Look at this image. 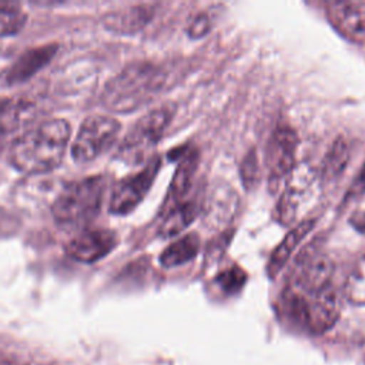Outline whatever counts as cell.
Listing matches in <instances>:
<instances>
[{"label": "cell", "mask_w": 365, "mask_h": 365, "mask_svg": "<svg viewBox=\"0 0 365 365\" xmlns=\"http://www.w3.org/2000/svg\"><path fill=\"white\" fill-rule=\"evenodd\" d=\"M68 140L70 124L66 120H46L14 138L10 147V163L27 174L51 171L61 163Z\"/></svg>", "instance_id": "obj_1"}, {"label": "cell", "mask_w": 365, "mask_h": 365, "mask_svg": "<svg viewBox=\"0 0 365 365\" xmlns=\"http://www.w3.org/2000/svg\"><path fill=\"white\" fill-rule=\"evenodd\" d=\"M165 81L167 74L163 67L148 61L131 63L106 84L101 103L113 113H128L158 94Z\"/></svg>", "instance_id": "obj_2"}, {"label": "cell", "mask_w": 365, "mask_h": 365, "mask_svg": "<svg viewBox=\"0 0 365 365\" xmlns=\"http://www.w3.org/2000/svg\"><path fill=\"white\" fill-rule=\"evenodd\" d=\"M106 182L101 175L86 177L67 184L51 205L54 221L66 228H81L101 210Z\"/></svg>", "instance_id": "obj_3"}, {"label": "cell", "mask_w": 365, "mask_h": 365, "mask_svg": "<svg viewBox=\"0 0 365 365\" xmlns=\"http://www.w3.org/2000/svg\"><path fill=\"white\" fill-rule=\"evenodd\" d=\"M171 117L173 111L168 107L154 108L140 117L123 138L117 157L133 164L143 161L161 138Z\"/></svg>", "instance_id": "obj_4"}, {"label": "cell", "mask_w": 365, "mask_h": 365, "mask_svg": "<svg viewBox=\"0 0 365 365\" xmlns=\"http://www.w3.org/2000/svg\"><path fill=\"white\" fill-rule=\"evenodd\" d=\"M121 124L111 115L94 114L87 117L71 145L76 163H90L106 153L115 141Z\"/></svg>", "instance_id": "obj_5"}, {"label": "cell", "mask_w": 365, "mask_h": 365, "mask_svg": "<svg viewBox=\"0 0 365 365\" xmlns=\"http://www.w3.org/2000/svg\"><path fill=\"white\" fill-rule=\"evenodd\" d=\"M318 191V175L307 163L297 164L289 173L288 181L279 195L275 208L277 220L288 225L297 220L305 205L314 200Z\"/></svg>", "instance_id": "obj_6"}, {"label": "cell", "mask_w": 365, "mask_h": 365, "mask_svg": "<svg viewBox=\"0 0 365 365\" xmlns=\"http://www.w3.org/2000/svg\"><path fill=\"white\" fill-rule=\"evenodd\" d=\"M334 272V262L329 255L311 244L295 258L291 278L294 287L307 294H314L328 285Z\"/></svg>", "instance_id": "obj_7"}, {"label": "cell", "mask_w": 365, "mask_h": 365, "mask_svg": "<svg viewBox=\"0 0 365 365\" xmlns=\"http://www.w3.org/2000/svg\"><path fill=\"white\" fill-rule=\"evenodd\" d=\"M161 161L158 157L151 158L141 171L131 174L125 178H123L113 190V194L110 197L108 210L111 214L124 215L133 211L145 197L148 190L151 188L158 170H160Z\"/></svg>", "instance_id": "obj_8"}, {"label": "cell", "mask_w": 365, "mask_h": 365, "mask_svg": "<svg viewBox=\"0 0 365 365\" xmlns=\"http://www.w3.org/2000/svg\"><path fill=\"white\" fill-rule=\"evenodd\" d=\"M298 147L297 133L288 125H278L267 144L268 180L272 190H277L281 180L295 167V154Z\"/></svg>", "instance_id": "obj_9"}, {"label": "cell", "mask_w": 365, "mask_h": 365, "mask_svg": "<svg viewBox=\"0 0 365 365\" xmlns=\"http://www.w3.org/2000/svg\"><path fill=\"white\" fill-rule=\"evenodd\" d=\"M117 245V235L110 230H84L66 244V252L80 262H96Z\"/></svg>", "instance_id": "obj_10"}, {"label": "cell", "mask_w": 365, "mask_h": 365, "mask_svg": "<svg viewBox=\"0 0 365 365\" xmlns=\"http://www.w3.org/2000/svg\"><path fill=\"white\" fill-rule=\"evenodd\" d=\"M331 24L354 41H365V1H334L327 6Z\"/></svg>", "instance_id": "obj_11"}, {"label": "cell", "mask_w": 365, "mask_h": 365, "mask_svg": "<svg viewBox=\"0 0 365 365\" xmlns=\"http://www.w3.org/2000/svg\"><path fill=\"white\" fill-rule=\"evenodd\" d=\"M308 319L307 329L311 332H325L338 319L339 302L332 285H328L307 297Z\"/></svg>", "instance_id": "obj_12"}, {"label": "cell", "mask_w": 365, "mask_h": 365, "mask_svg": "<svg viewBox=\"0 0 365 365\" xmlns=\"http://www.w3.org/2000/svg\"><path fill=\"white\" fill-rule=\"evenodd\" d=\"M57 44H44L40 47L29 48L24 51L7 70L6 81L7 84H17L29 80L34 73L44 67L57 51Z\"/></svg>", "instance_id": "obj_13"}, {"label": "cell", "mask_w": 365, "mask_h": 365, "mask_svg": "<svg viewBox=\"0 0 365 365\" xmlns=\"http://www.w3.org/2000/svg\"><path fill=\"white\" fill-rule=\"evenodd\" d=\"M154 16V7L150 4L130 6L107 13L103 23L107 30L120 34H133L141 30Z\"/></svg>", "instance_id": "obj_14"}, {"label": "cell", "mask_w": 365, "mask_h": 365, "mask_svg": "<svg viewBox=\"0 0 365 365\" xmlns=\"http://www.w3.org/2000/svg\"><path fill=\"white\" fill-rule=\"evenodd\" d=\"M34 106L21 98L0 101V151L11 135L31 117Z\"/></svg>", "instance_id": "obj_15"}, {"label": "cell", "mask_w": 365, "mask_h": 365, "mask_svg": "<svg viewBox=\"0 0 365 365\" xmlns=\"http://www.w3.org/2000/svg\"><path fill=\"white\" fill-rule=\"evenodd\" d=\"M315 225V220H304L298 225H295L284 238L282 241L274 248L268 265L267 272L271 277H275L277 272L284 268V265L288 262L289 257L295 251V248L299 245V242L308 235V232Z\"/></svg>", "instance_id": "obj_16"}, {"label": "cell", "mask_w": 365, "mask_h": 365, "mask_svg": "<svg viewBox=\"0 0 365 365\" xmlns=\"http://www.w3.org/2000/svg\"><path fill=\"white\" fill-rule=\"evenodd\" d=\"M197 214L198 205L195 201H181L170 207L160 224V235L168 238L180 234L185 227H188L194 221Z\"/></svg>", "instance_id": "obj_17"}, {"label": "cell", "mask_w": 365, "mask_h": 365, "mask_svg": "<svg viewBox=\"0 0 365 365\" xmlns=\"http://www.w3.org/2000/svg\"><path fill=\"white\" fill-rule=\"evenodd\" d=\"M200 251V238L195 232H190L171 242L160 255V264L165 268L182 265L195 258Z\"/></svg>", "instance_id": "obj_18"}, {"label": "cell", "mask_w": 365, "mask_h": 365, "mask_svg": "<svg viewBox=\"0 0 365 365\" xmlns=\"http://www.w3.org/2000/svg\"><path fill=\"white\" fill-rule=\"evenodd\" d=\"M198 165V157L195 151L187 153L181 160L175 170V174L173 177L170 191H168V202L170 207L178 204L182 201L185 194L188 192L195 170Z\"/></svg>", "instance_id": "obj_19"}, {"label": "cell", "mask_w": 365, "mask_h": 365, "mask_svg": "<svg viewBox=\"0 0 365 365\" xmlns=\"http://www.w3.org/2000/svg\"><path fill=\"white\" fill-rule=\"evenodd\" d=\"M349 160V144L344 137H338L331 144L322 165V178L332 181L338 178Z\"/></svg>", "instance_id": "obj_20"}, {"label": "cell", "mask_w": 365, "mask_h": 365, "mask_svg": "<svg viewBox=\"0 0 365 365\" xmlns=\"http://www.w3.org/2000/svg\"><path fill=\"white\" fill-rule=\"evenodd\" d=\"M27 16L17 3L0 1V37L17 34L26 24Z\"/></svg>", "instance_id": "obj_21"}, {"label": "cell", "mask_w": 365, "mask_h": 365, "mask_svg": "<svg viewBox=\"0 0 365 365\" xmlns=\"http://www.w3.org/2000/svg\"><path fill=\"white\" fill-rule=\"evenodd\" d=\"M345 295L352 304H365V255L358 259L349 272L345 281Z\"/></svg>", "instance_id": "obj_22"}, {"label": "cell", "mask_w": 365, "mask_h": 365, "mask_svg": "<svg viewBox=\"0 0 365 365\" xmlns=\"http://www.w3.org/2000/svg\"><path fill=\"white\" fill-rule=\"evenodd\" d=\"M217 281L220 284V287L225 291V292H238L245 281H247V274L237 265H232L227 269H224L218 277H217Z\"/></svg>", "instance_id": "obj_23"}, {"label": "cell", "mask_w": 365, "mask_h": 365, "mask_svg": "<svg viewBox=\"0 0 365 365\" xmlns=\"http://www.w3.org/2000/svg\"><path fill=\"white\" fill-rule=\"evenodd\" d=\"M241 177L244 180V184L247 185L254 184L258 180V163L252 155V153L244 161V165L241 168Z\"/></svg>", "instance_id": "obj_24"}, {"label": "cell", "mask_w": 365, "mask_h": 365, "mask_svg": "<svg viewBox=\"0 0 365 365\" xmlns=\"http://www.w3.org/2000/svg\"><path fill=\"white\" fill-rule=\"evenodd\" d=\"M365 191V163L361 167L358 175L354 178L349 190L346 191V198H354V197H359L362 195V192Z\"/></svg>", "instance_id": "obj_25"}, {"label": "cell", "mask_w": 365, "mask_h": 365, "mask_svg": "<svg viewBox=\"0 0 365 365\" xmlns=\"http://www.w3.org/2000/svg\"><path fill=\"white\" fill-rule=\"evenodd\" d=\"M208 27H210V21L205 16H197L192 23L190 24V29H188V34L192 37V38H198L201 36H204L207 31H208Z\"/></svg>", "instance_id": "obj_26"}, {"label": "cell", "mask_w": 365, "mask_h": 365, "mask_svg": "<svg viewBox=\"0 0 365 365\" xmlns=\"http://www.w3.org/2000/svg\"><path fill=\"white\" fill-rule=\"evenodd\" d=\"M349 222L358 232L365 235V211H355L351 215Z\"/></svg>", "instance_id": "obj_27"}, {"label": "cell", "mask_w": 365, "mask_h": 365, "mask_svg": "<svg viewBox=\"0 0 365 365\" xmlns=\"http://www.w3.org/2000/svg\"><path fill=\"white\" fill-rule=\"evenodd\" d=\"M0 365H11V364H9V362H6V361H0Z\"/></svg>", "instance_id": "obj_28"}, {"label": "cell", "mask_w": 365, "mask_h": 365, "mask_svg": "<svg viewBox=\"0 0 365 365\" xmlns=\"http://www.w3.org/2000/svg\"><path fill=\"white\" fill-rule=\"evenodd\" d=\"M40 365H56V364H40Z\"/></svg>", "instance_id": "obj_29"}]
</instances>
